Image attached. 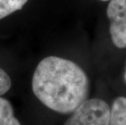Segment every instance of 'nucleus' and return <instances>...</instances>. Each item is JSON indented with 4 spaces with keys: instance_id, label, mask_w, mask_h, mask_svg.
I'll return each instance as SVG.
<instances>
[{
    "instance_id": "1",
    "label": "nucleus",
    "mask_w": 126,
    "mask_h": 125,
    "mask_svg": "<svg viewBox=\"0 0 126 125\" xmlns=\"http://www.w3.org/2000/svg\"><path fill=\"white\" fill-rule=\"evenodd\" d=\"M36 97L47 108L60 114H71L87 99L90 82L76 63L48 56L40 61L32 79Z\"/></svg>"
},
{
    "instance_id": "2",
    "label": "nucleus",
    "mask_w": 126,
    "mask_h": 125,
    "mask_svg": "<svg viewBox=\"0 0 126 125\" xmlns=\"http://www.w3.org/2000/svg\"><path fill=\"white\" fill-rule=\"evenodd\" d=\"M110 107L100 98L86 99L71 113L63 125H108Z\"/></svg>"
},
{
    "instance_id": "3",
    "label": "nucleus",
    "mask_w": 126,
    "mask_h": 125,
    "mask_svg": "<svg viewBox=\"0 0 126 125\" xmlns=\"http://www.w3.org/2000/svg\"><path fill=\"white\" fill-rule=\"evenodd\" d=\"M107 15L113 44L120 49L126 48V0H110Z\"/></svg>"
},
{
    "instance_id": "4",
    "label": "nucleus",
    "mask_w": 126,
    "mask_h": 125,
    "mask_svg": "<svg viewBox=\"0 0 126 125\" xmlns=\"http://www.w3.org/2000/svg\"><path fill=\"white\" fill-rule=\"evenodd\" d=\"M108 125H126V97H118L110 109Z\"/></svg>"
},
{
    "instance_id": "5",
    "label": "nucleus",
    "mask_w": 126,
    "mask_h": 125,
    "mask_svg": "<svg viewBox=\"0 0 126 125\" xmlns=\"http://www.w3.org/2000/svg\"><path fill=\"white\" fill-rule=\"evenodd\" d=\"M0 125H21L14 115L12 103L2 97H0Z\"/></svg>"
},
{
    "instance_id": "6",
    "label": "nucleus",
    "mask_w": 126,
    "mask_h": 125,
    "mask_svg": "<svg viewBox=\"0 0 126 125\" xmlns=\"http://www.w3.org/2000/svg\"><path fill=\"white\" fill-rule=\"evenodd\" d=\"M29 0H0V20L20 11Z\"/></svg>"
},
{
    "instance_id": "7",
    "label": "nucleus",
    "mask_w": 126,
    "mask_h": 125,
    "mask_svg": "<svg viewBox=\"0 0 126 125\" xmlns=\"http://www.w3.org/2000/svg\"><path fill=\"white\" fill-rule=\"evenodd\" d=\"M12 87L11 77L3 69L0 68V96L5 94Z\"/></svg>"
},
{
    "instance_id": "8",
    "label": "nucleus",
    "mask_w": 126,
    "mask_h": 125,
    "mask_svg": "<svg viewBox=\"0 0 126 125\" xmlns=\"http://www.w3.org/2000/svg\"><path fill=\"white\" fill-rule=\"evenodd\" d=\"M125 81L126 83V68H125Z\"/></svg>"
},
{
    "instance_id": "9",
    "label": "nucleus",
    "mask_w": 126,
    "mask_h": 125,
    "mask_svg": "<svg viewBox=\"0 0 126 125\" xmlns=\"http://www.w3.org/2000/svg\"><path fill=\"white\" fill-rule=\"evenodd\" d=\"M100 1H109V0H100Z\"/></svg>"
}]
</instances>
